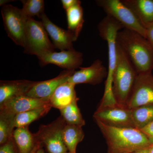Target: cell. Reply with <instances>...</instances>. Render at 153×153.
Instances as JSON below:
<instances>
[{
  "label": "cell",
  "instance_id": "7c38bea8",
  "mask_svg": "<svg viewBox=\"0 0 153 153\" xmlns=\"http://www.w3.org/2000/svg\"><path fill=\"white\" fill-rule=\"evenodd\" d=\"M79 68V70H75L69 77L68 82L75 85L79 84L97 85L107 78L108 74V70L100 59L94 60L88 67Z\"/></svg>",
  "mask_w": 153,
  "mask_h": 153
},
{
  "label": "cell",
  "instance_id": "d6a6232c",
  "mask_svg": "<svg viewBox=\"0 0 153 153\" xmlns=\"http://www.w3.org/2000/svg\"><path fill=\"white\" fill-rule=\"evenodd\" d=\"M36 153H47L45 152L44 150L43 149L41 148V146L39 148V149L37 150V152H36Z\"/></svg>",
  "mask_w": 153,
  "mask_h": 153
},
{
  "label": "cell",
  "instance_id": "8fae6325",
  "mask_svg": "<svg viewBox=\"0 0 153 153\" xmlns=\"http://www.w3.org/2000/svg\"><path fill=\"white\" fill-rule=\"evenodd\" d=\"M39 63L44 66L54 64L65 70H76L83 62V55L75 49L48 52L38 57Z\"/></svg>",
  "mask_w": 153,
  "mask_h": 153
},
{
  "label": "cell",
  "instance_id": "3957f363",
  "mask_svg": "<svg viewBox=\"0 0 153 153\" xmlns=\"http://www.w3.org/2000/svg\"><path fill=\"white\" fill-rule=\"evenodd\" d=\"M138 73L123 49L117 43L116 61L113 74L112 91L116 102L127 107Z\"/></svg>",
  "mask_w": 153,
  "mask_h": 153
},
{
  "label": "cell",
  "instance_id": "9c48e42d",
  "mask_svg": "<svg viewBox=\"0 0 153 153\" xmlns=\"http://www.w3.org/2000/svg\"><path fill=\"white\" fill-rule=\"evenodd\" d=\"M152 71L139 73L136 79L127 107L132 109L153 105V75Z\"/></svg>",
  "mask_w": 153,
  "mask_h": 153
},
{
  "label": "cell",
  "instance_id": "f1b7e54d",
  "mask_svg": "<svg viewBox=\"0 0 153 153\" xmlns=\"http://www.w3.org/2000/svg\"><path fill=\"white\" fill-rule=\"evenodd\" d=\"M146 31V39L153 48V22L145 26Z\"/></svg>",
  "mask_w": 153,
  "mask_h": 153
},
{
  "label": "cell",
  "instance_id": "6da1fadb",
  "mask_svg": "<svg viewBox=\"0 0 153 153\" xmlns=\"http://www.w3.org/2000/svg\"><path fill=\"white\" fill-rule=\"evenodd\" d=\"M117 43L130 60L138 74L153 69V48L137 32L123 28L118 32Z\"/></svg>",
  "mask_w": 153,
  "mask_h": 153
},
{
  "label": "cell",
  "instance_id": "52a82bcc",
  "mask_svg": "<svg viewBox=\"0 0 153 153\" xmlns=\"http://www.w3.org/2000/svg\"><path fill=\"white\" fill-rule=\"evenodd\" d=\"M96 3L103 9L107 16L115 19L124 28L137 32L146 38V28L121 0H97Z\"/></svg>",
  "mask_w": 153,
  "mask_h": 153
},
{
  "label": "cell",
  "instance_id": "4fadbf2b",
  "mask_svg": "<svg viewBox=\"0 0 153 153\" xmlns=\"http://www.w3.org/2000/svg\"><path fill=\"white\" fill-rule=\"evenodd\" d=\"M50 104V100L36 99L23 95L8 100L0 105V112L15 116Z\"/></svg>",
  "mask_w": 153,
  "mask_h": 153
},
{
  "label": "cell",
  "instance_id": "4316f807",
  "mask_svg": "<svg viewBox=\"0 0 153 153\" xmlns=\"http://www.w3.org/2000/svg\"><path fill=\"white\" fill-rule=\"evenodd\" d=\"M16 145L13 137L5 143L1 145L0 153H16Z\"/></svg>",
  "mask_w": 153,
  "mask_h": 153
},
{
  "label": "cell",
  "instance_id": "277c9868",
  "mask_svg": "<svg viewBox=\"0 0 153 153\" xmlns=\"http://www.w3.org/2000/svg\"><path fill=\"white\" fill-rule=\"evenodd\" d=\"M100 37L106 41L108 47V74L105 82L104 94L101 100L105 104L115 102L112 91L113 74L117 55V36L118 32L123 29L120 23L109 16L105 17L97 25Z\"/></svg>",
  "mask_w": 153,
  "mask_h": 153
},
{
  "label": "cell",
  "instance_id": "e0dca14e",
  "mask_svg": "<svg viewBox=\"0 0 153 153\" xmlns=\"http://www.w3.org/2000/svg\"><path fill=\"white\" fill-rule=\"evenodd\" d=\"M144 27L153 22V0H121Z\"/></svg>",
  "mask_w": 153,
  "mask_h": 153
},
{
  "label": "cell",
  "instance_id": "836d02e7",
  "mask_svg": "<svg viewBox=\"0 0 153 153\" xmlns=\"http://www.w3.org/2000/svg\"><path fill=\"white\" fill-rule=\"evenodd\" d=\"M150 153H153V144L151 145L150 147Z\"/></svg>",
  "mask_w": 153,
  "mask_h": 153
},
{
  "label": "cell",
  "instance_id": "4dcf8cb0",
  "mask_svg": "<svg viewBox=\"0 0 153 153\" xmlns=\"http://www.w3.org/2000/svg\"><path fill=\"white\" fill-rule=\"evenodd\" d=\"M150 146L149 147L145 148V149H142L140 150L136 151L132 153H150Z\"/></svg>",
  "mask_w": 153,
  "mask_h": 153
},
{
  "label": "cell",
  "instance_id": "ac0fdd59",
  "mask_svg": "<svg viewBox=\"0 0 153 153\" xmlns=\"http://www.w3.org/2000/svg\"><path fill=\"white\" fill-rule=\"evenodd\" d=\"M75 86L67 81L57 87L49 100L52 107L62 109L77 97Z\"/></svg>",
  "mask_w": 153,
  "mask_h": 153
},
{
  "label": "cell",
  "instance_id": "ffe728a7",
  "mask_svg": "<svg viewBox=\"0 0 153 153\" xmlns=\"http://www.w3.org/2000/svg\"><path fill=\"white\" fill-rule=\"evenodd\" d=\"M68 30L77 39L84 23L83 9L81 2L76 4L66 11Z\"/></svg>",
  "mask_w": 153,
  "mask_h": 153
},
{
  "label": "cell",
  "instance_id": "5b68a950",
  "mask_svg": "<svg viewBox=\"0 0 153 153\" xmlns=\"http://www.w3.org/2000/svg\"><path fill=\"white\" fill-rule=\"evenodd\" d=\"M24 53L38 57L55 51V47L49 40L42 22L28 18L25 35Z\"/></svg>",
  "mask_w": 153,
  "mask_h": 153
},
{
  "label": "cell",
  "instance_id": "603a6c76",
  "mask_svg": "<svg viewBox=\"0 0 153 153\" xmlns=\"http://www.w3.org/2000/svg\"><path fill=\"white\" fill-rule=\"evenodd\" d=\"M78 100V97H76L66 107L59 110L61 116L65 120L66 124L82 127L85 125V122L77 105Z\"/></svg>",
  "mask_w": 153,
  "mask_h": 153
},
{
  "label": "cell",
  "instance_id": "d4e9b609",
  "mask_svg": "<svg viewBox=\"0 0 153 153\" xmlns=\"http://www.w3.org/2000/svg\"><path fill=\"white\" fill-rule=\"evenodd\" d=\"M15 116L0 112V144L2 145L13 137Z\"/></svg>",
  "mask_w": 153,
  "mask_h": 153
},
{
  "label": "cell",
  "instance_id": "d6986e66",
  "mask_svg": "<svg viewBox=\"0 0 153 153\" xmlns=\"http://www.w3.org/2000/svg\"><path fill=\"white\" fill-rule=\"evenodd\" d=\"M28 127L17 128L14 130L13 138L19 153H30L37 143L34 134L30 132Z\"/></svg>",
  "mask_w": 153,
  "mask_h": 153
},
{
  "label": "cell",
  "instance_id": "44dd1931",
  "mask_svg": "<svg viewBox=\"0 0 153 153\" xmlns=\"http://www.w3.org/2000/svg\"><path fill=\"white\" fill-rule=\"evenodd\" d=\"M84 136L82 127L66 124L63 129V142L68 151L71 153H76L77 145L82 141Z\"/></svg>",
  "mask_w": 153,
  "mask_h": 153
},
{
  "label": "cell",
  "instance_id": "ba28073f",
  "mask_svg": "<svg viewBox=\"0 0 153 153\" xmlns=\"http://www.w3.org/2000/svg\"><path fill=\"white\" fill-rule=\"evenodd\" d=\"M1 11L5 30L8 36L16 45L24 47L27 17L22 9L11 5L2 6Z\"/></svg>",
  "mask_w": 153,
  "mask_h": 153
},
{
  "label": "cell",
  "instance_id": "e575fe53",
  "mask_svg": "<svg viewBox=\"0 0 153 153\" xmlns=\"http://www.w3.org/2000/svg\"><path fill=\"white\" fill-rule=\"evenodd\" d=\"M65 153H70V152H67Z\"/></svg>",
  "mask_w": 153,
  "mask_h": 153
},
{
  "label": "cell",
  "instance_id": "7402d4cb",
  "mask_svg": "<svg viewBox=\"0 0 153 153\" xmlns=\"http://www.w3.org/2000/svg\"><path fill=\"white\" fill-rule=\"evenodd\" d=\"M52 108L51 104H49L17 114L14 119V127L17 128L29 126L32 123L45 116Z\"/></svg>",
  "mask_w": 153,
  "mask_h": 153
},
{
  "label": "cell",
  "instance_id": "5bb4252c",
  "mask_svg": "<svg viewBox=\"0 0 153 153\" xmlns=\"http://www.w3.org/2000/svg\"><path fill=\"white\" fill-rule=\"evenodd\" d=\"M75 71L64 70L55 78L45 81H36L25 95L34 98L49 100L57 88L67 82Z\"/></svg>",
  "mask_w": 153,
  "mask_h": 153
},
{
  "label": "cell",
  "instance_id": "2e32d148",
  "mask_svg": "<svg viewBox=\"0 0 153 153\" xmlns=\"http://www.w3.org/2000/svg\"><path fill=\"white\" fill-rule=\"evenodd\" d=\"M36 82L25 79L1 80L0 105L13 97L25 95Z\"/></svg>",
  "mask_w": 153,
  "mask_h": 153
},
{
  "label": "cell",
  "instance_id": "cb8c5ba5",
  "mask_svg": "<svg viewBox=\"0 0 153 153\" xmlns=\"http://www.w3.org/2000/svg\"><path fill=\"white\" fill-rule=\"evenodd\" d=\"M130 109L136 128L140 129L153 121V105H142Z\"/></svg>",
  "mask_w": 153,
  "mask_h": 153
},
{
  "label": "cell",
  "instance_id": "30bf717a",
  "mask_svg": "<svg viewBox=\"0 0 153 153\" xmlns=\"http://www.w3.org/2000/svg\"><path fill=\"white\" fill-rule=\"evenodd\" d=\"M94 119L105 125L121 128H135L132 119L131 110L118 105L96 111Z\"/></svg>",
  "mask_w": 153,
  "mask_h": 153
},
{
  "label": "cell",
  "instance_id": "1f68e13d",
  "mask_svg": "<svg viewBox=\"0 0 153 153\" xmlns=\"http://www.w3.org/2000/svg\"><path fill=\"white\" fill-rule=\"evenodd\" d=\"M41 146V145H39V144L37 143L36 146H35V147L33 149V150L30 153H36V152H37V150L39 149V148Z\"/></svg>",
  "mask_w": 153,
  "mask_h": 153
},
{
  "label": "cell",
  "instance_id": "9a60e30c",
  "mask_svg": "<svg viewBox=\"0 0 153 153\" xmlns=\"http://www.w3.org/2000/svg\"><path fill=\"white\" fill-rule=\"evenodd\" d=\"M40 19L55 48L61 51L74 49L73 43L77 39L68 30H64L55 25L45 13L42 15Z\"/></svg>",
  "mask_w": 153,
  "mask_h": 153
},
{
  "label": "cell",
  "instance_id": "484cf974",
  "mask_svg": "<svg viewBox=\"0 0 153 153\" xmlns=\"http://www.w3.org/2000/svg\"><path fill=\"white\" fill-rule=\"evenodd\" d=\"M22 10L27 18L35 16L41 18L44 13V0H22Z\"/></svg>",
  "mask_w": 153,
  "mask_h": 153
},
{
  "label": "cell",
  "instance_id": "7a4b0ae2",
  "mask_svg": "<svg viewBox=\"0 0 153 153\" xmlns=\"http://www.w3.org/2000/svg\"><path fill=\"white\" fill-rule=\"evenodd\" d=\"M94 120L105 140L107 153H132L152 145L139 129L110 126Z\"/></svg>",
  "mask_w": 153,
  "mask_h": 153
},
{
  "label": "cell",
  "instance_id": "f546056e",
  "mask_svg": "<svg viewBox=\"0 0 153 153\" xmlns=\"http://www.w3.org/2000/svg\"><path fill=\"white\" fill-rule=\"evenodd\" d=\"M61 2L63 9L66 11L76 4L81 2L79 0H62Z\"/></svg>",
  "mask_w": 153,
  "mask_h": 153
},
{
  "label": "cell",
  "instance_id": "83f0119b",
  "mask_svg": "<svg viewBox=\"0 0 153 153\" xmlns=\"http://www.w3.org/2000/svg\"><path fill=\"white\" fill-rule=\"evenodd\" d=\"M140 130L146 137L150 143L153 144V121Z\"/></svg>",
  "mask_w": 153,
  "mask_h": 153
},
{
  "label": "cell",
  "instance_id": "8992f818",
  "mask_svg": "<svg viewBox=\"0 0 153 153\" xmlns=\"http://www.w3.org/2000/svg\"><path fill=\"white\" fill-rule=\"evenodd\" d=\"M66 123L60 116L51 123L40 126L34 134L36 143L44 145L49 153H65L68 151L63 139Z\"/></svg>",
  "mask_w": 153,
  "mask_h": 153
}]
</instances>
